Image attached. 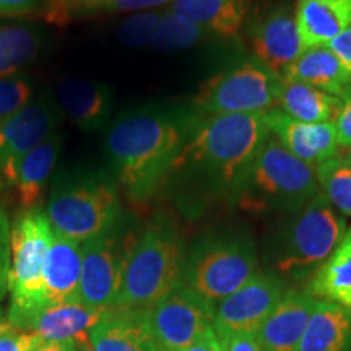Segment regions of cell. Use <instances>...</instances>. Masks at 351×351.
<instances>
[{
    "instance_id": "1",
    "label": "cell",
    "mask_w": 351,
    "mask_h": 351,
    "mask_svg": "<svg viewBox=\"0 0 351 351\" xmlns=\"http://www.w3.org/2000/svg\"><path fill=\"white\" fill-rule=\"evenodd\" d=\"M199 119L195 109L145 104L111 122L104 137L109 173L132 202L150 200L168 184Z\"/></svg>"
},
{
    "instance_id": "2",
    "label": "cell",
    "mask_w": 351,
    "mask_h": 351,
    "mask_svg": "<svg viewBox=\"0 0 351 351\" xmlns=\"http://www.w3.org/2000/svg\"><path fill=\"white\" fill-rule=\"evenodd\" d=\"M269 135L267 112L200 114L169 179L208 195L234 199Z\"/></svg>"
},
{
    "instance_id": "3",
    "label": "cell",
    "mask_w": 351,
    "mask_h": 351,
    "mask_svg": "<svg viewBox=\"0 0 351 351\" xmlns=\"http://www.w3.org/2000/svg\"><path fill=\"white\" fill-rule=\"evenodd\" d=\"M345 232V217L319 192L298 212L280 218L265 243L263 261L285 282H301L327 261Z\"/></svg>"
},
{
    "instance_id": "4",
    "label": "cell",
    "mask_w": 351,
    "mask_h": 351,
    "mask_svg": "<svg viewBox=\"0 0 351 351\" xmlns=\"http://www.w3.org/2000/svg\"><path fill=\"white\" fill-rule=\"evenodd\" d=\"M44 212L52 230L78 243L111 234L122 223L119 184L99 168L60 171Z\"/></svg>"
},
{
    "instance_id": "5",
    "label": "cell",
    "mask_w": 351,
    "mask_h": 351,
    "mask_svg": "<svg viewBox=\"0 0 351 351\" xmlns=\"http://www.w3.org/2000/svg\"><path fill=\"white\" fill-rule=\"evenodd\" d=\"M320 192L315 168L293 156L269 135L245 174L234 202L249 213L298 212Z\"/></svg>"
},
{
    "instance_id": "6",
    "label": "cell",
    "mask_w": 351,
    "mask_h": 351,
    "mask_svg": "<svg viewBox=\"0 0 351 351\" xmlns=\"http://www.w3.org/2000/svg\"><path fill=\"white\" fill-rule=\"evenodd\" d=\"M182 262V243L168 219L150 223L129 247L114 307L148 309L181 280Z\"/></svg>"
},
{
    "instance_id": "7",
    "label": "cell",
    "mask_w": 351,
    "mask_h": 351,
    "mask_svg": "<svg viewBox=\"0 0 351 351\" xmlns=\"http://www.w3.org/2000/svg\"><path fill=\"white\" fill-rule=\"evenodd\" d=\"M52 238L54 230L41 208L23 210L12 225L7 322L16 330L44 307V263Z\"/></svg>"
},
{
    "instance_id": "8",
    "label": "cell",
    "mask_w": 351,
    "mask_h": 351,
    "mask_svg": "<svg viewBox=\"0 0 351 351\" xmlns=\"http://www.w3.org/2000/svg\"><path fill=\"white\" fill-rule=\"evenodd\" d=\"M257 269V251L247 236H213L184 256L181 282L215 304L249 282Z\"/></svg>"
},
{
    "instance_id": "9",
    "label": "cell",
    "mask_w": 351,
    "mask_h": 351,
    "mask_svg": "<svg viewBox=\"0 0 351 351\" xmlns=\"http://www.w3.org/2000/svg\"><path fill=\"white\" fill-rule=\"evenodd\" d=\"M283 80L257 60H244L210 78L195 96V111L208 114H265L278 106Z\"/></svg>"
},
{
    "instance_id": "10",
    "label": "cell",
    "mask_w": 351,
    "mask_h": 351,
    "mask_svg": "<svg viewBox=\"0 0 351 351\" xmlns=\"http://www.w3.org/2000/svg\"><path fill=\"white\" fill-rule=\"evenodd\" d=\"M215 306L179 280L173 289L148 307V322L156 348L179 351L213 327Z\"/></svg>"
},
{
    "instance_id": "11",
    "label": "cell",
    "mask_w": 351,
    "mask_h": 351,
    "mask_svg": "<svg viewBox=\"0 0 351 351\" xmlns=\"http://www.w3.org/2000/svg\"><path fill=\"white\" fill-rule=\"evenodd\" d=\"M288 282L274 271H257L249 282L215 307L213 330L219 339L257 332L288 291Z\"/></svg>"
},
{
    "instance_id": "12",
    "label": "cell",
    "mask_w": 351,
    "mask_h": 351,
    "mask_svg": "<svg viewBox=\"0 0 351 351\" xmlns=\"http://www.w3.org/2000/svg\"><path fill=\"white\" fill-rule=\"evenodd\" d=\"M59 121V104L49 93L34 96L19 111L0 119V178L5 186H10L21 158L54 134Z\"/></svg>"
},
{
    "instance_id": "13",
    "label": "cell",
    "mask_w": 351,
    "mask_h": 351,
    "mask_svg": "<svg viewBox=\"0 0 351 351\" xmlns=\"http://www.w3.org/2000/svg\"><path fill=\"white\" fill-rule=\"evenodd\" d=\"M129 249L119 231L82 243V275L77 301L95 309H111L119 296Z\"/></svg>"
},
{
    "instance_id": "14",
    "label": "cell",
    "mask_w": 351,
    "mask_h": 351,
    "mask_svg": "<svg viewBox=\"0 0 351 351\" xmlns=\"http://www.w3.org/2000/svg\"><path fill=\"white\" fill-rule=\"evenodd\" d=\"M249 39L257 62L283 82L304 51L295 12L289 5L274 7L258 16L249 29Z\"/></svg>"
},
{
    "instance_id": "15",
    "label": "cell",
    "mask_w": 351,
    "mask_h": 351,
    "mask_svg": "<svg viewBox=\"0 0 351 351\" xmlns=\"http://www.w3.org/2000/svg\"><path fill=\"white\" fill-rule=\"evenodd\" d=\"M56 93L65 116L83 132H106L114 121V91L106 83L64 77Z\"/></svg>"
},
{
    "instance_id": "16",
    "label": "cell",
    "mask_w": 351,
    "mask_h": 351,
    "mask_svg": "<svg viewBox=\"0 0 351 351\" xmlns=\"http://www.w3.org/2000/svg\"><path fill=\"white\" fill-rule=\"evenodd\" d=\"M267 124L270 134L287 150L304 161L306 165L317 168L320 163L330 160L339 153V140L333 122H301L287 116L280 109L267 112Z\"/></svg>"
},
{
    "instance_id": "17",
    "label": "cell",
    "mask_w": 351,
    "mask_h": 351,
    "mask_svg": "<svg viewBox=\"0 0 351 351\" xmlns=\"http://www.w3.org/2000/svg\"><path fill=\"white\" fill-rule=\"evenodd\" d=\"M80 346L85 351H155L148 309L111 307Z\"/></svg>"
},
{
    "instance_id": "18",
    "label": "cell",
    "mask_w": 351,
    "mask_h": 351,
    "mask_svg": "<svg viewBox=\"0 0 351 351\" xmlns=\"http://www.w3.org/2000/svg\"><path fill=\"white\" fill-rule=\"evenodd\" d=\"M108 309H95L78 301L44 306L21 326V332H29L43 341L73 340L86 343L91 328L104 317Z\"/></svg>"
},
{
    "instance_id": "19",
    "label": "cell",
    "mask_w": 351,
    "mask_h": 351,
    "mask_svg": "<svg viewBox=\"0 0 351 351\" xmlns=\"http://www.w3.org/2000/svg\"><path fill=\"white\" fill-rule=\"evenodd\" d=\"M314 304L307 289H288L256 332L263 351H298Z\"/></svg>"
},
{
    "instance_id": "20",
    "label": "cell",
    "mask_w": 351,
    "mask_h": 351,
    "mask_svg": "<svg viewBox=\"0 0 351 351\" xmlns=\"http://www.w3.org/2000/svg\"><path fill=\"white\" fill-rule=\"evenodd\" d=\"M62 135L59 130L44 138L32 152L21 158L10 182L16 204L23 210L38 208L49 184L51 174L62 150Z\"/></svg>"
},
{
    "instance_id": "21",
    "label": "cell",
    "mask_w": 351,
    "mask_h": 351,
    "mask_svg": "<svg viewBox=\"0 0 351 351\" xmlns=\"http://www.w3.org/2000/svg\"><path fill=\"white\" fill-rule=\"evenodd\" d=\"M80 275L82 243L54 231L44 263V306L77 301Z\"/></svg>"
},
{
    "instance_id": "22",
    "label": "cell",
    "mask_w": 351,
    "mask_h": 351,
    "mask_svg": "<svg viewBox=\"0 0 351 351\" xmlns=\"http://www.w3.org/2000/svg\"><path fill=\"white\" fill-rule=\"evenodd\" d=\"M295 16L304 49L327 46L351 26V0H298Z\"/></svg>"
},
{
    "instance_id": "23",
    "label": "cell",
    "mask_w": 351,
    "mask_h": 351,
    "mask_svg": "<svg viewBox=\"0 0 351 351\" xmlns=\"http://www.w3.org/2000/svg\"><path fill=\"white\" fill-rule=\"evenodd\" d=\"M285 80L306 83L341 101L351 96V73L327 46L302 51Z\"/></svg>"
},
{
    "instance_id": "24",
    "label": "cell",
    "mask_w": 351,
    "mask_h": 351,
    "mask_svg": "<svg viewBox=\"0 0 351 351\" xmlns=\"http://www.w3.org/2000/svg\"><path fill=\"white\" fill-rule=\"evenodd\" d=\"M298 351H351V313L337 302L315 300Z\"/></svg>"
},
{
    "instance_id": "25",
    "label": "cell",
    "mask_w": 351,
    "mask_h": 351,
    "mask_svg": "<svg viewBox=\"0 0 351 351\" xmlns=\"http://www.w3.org/2000/svg\"><path fill=\"white\" fill-rule=\"evenodd\" d=\"M254 0H173L171 10L187 16L210 33L236 36L247 21Z\"/></svg>"
},
{
    "instance_id": "26",
    "label": "cell",
    "mask_w": 351,
    "mask_h": 351,
    "mask_svg": "<svg viewBox=\"0 0 351 351\" xmlns=\"http://www.w3.org/2000/svg\"><path fill=\"white\" fill-rule=\"evenodd\" d=\"M306 289L315 300L337 302L351 313V228L327 261L315 270Z\"/></svg>"
},
{
    "instance_id": "27",
    "label": "cell",
    "mask_w": 351,
    "mask_h": 351,
    "mask_svg": "<svg viewBox=\"0 0 351 351\" xmlns=\"http://www.w3.org/2000/svg\"><path fill=\"white\" fill-rule=\"evenodd\" d=\"M46 46V33L32 21L0 26V78L19 75Z\"/></svg>"
},
{
    "instance_id": "28",
    "label": "cell",
    "mask_w": 351,
    "mask_h": 351,
    "mask_svg": "<svg viewBox=\"0 0 351 351\" xmlns=\"http://www.w3.org/2000/svg\"><path fill=\"white\" fill-rule=\"evenodd\" d=\"M341 103L343 101L337 96L328 95L306 83L285 80L276 109H280L291 119L317 124V122L335 121Z\"/></svg>"
},
{
    "instance_id": "29",
    "label": "cell",
    "mask_w": 351,
    "mask_h": 351,
    "mask_svg": "<svg viewBox=\"0 0 351 351\" xmlns=\"http://www.w3.org/2000/svg\"><path fill=\"white\" fill-rule=\"evenodd\" d=\"M210 34L213 33H210L205 26L195 23L187 16L179 15L173 10H168L161 13V20L152 47L155 51L163 52L191 49L204 39H207Z\"/></svg>"
},
{
    "instance_id": "30",
    "label": "cell",
    "mask_w": 351,
    "mask_h": 351,
    "mask_svg": "<svg viewBox=\"0 0 351 351\" xmlns=\"http://www.w3.org/2000/svg\"><path fill=\"white\" fill-rule=\"evenodd\" d=\"M322 194L343 217H351V156L337 153L315 168Z\"/></svg>"
},
{
    "instance_id": "31",
    "label": "cell",
    "mask_w": 351,
    "mask_h": 351,
    "mask_svg": "<svg viewBox=\"0 0 351 351\" xmlns=\"http://www.w3.org/2000/svg\"><path fill=\"white\" fill-rule=\"evenodd\" d=\"M161 13L163 12H142L129 16L117 28V39L127 47H143L148 44L152 46Z\"/></svg>"
},
{
    "instance_id": "32",
    "label": "cell",
    "mask_w": 351,
    "mask_h": 351,
    "mask_svg": "<svg viewBox=\"0 0 351 351\" xmlns=\"http://www.w3.org/2000/svg\"><path fill=\"white\" fill-rule=\"evenodd\" d=\"M34 98V83L26 75L0 78V119L16 112Z\"/></svg>"
},
{
    "instance_id": "33",
    "label": "cell",
    "mask_w": 351,
    "mask_h": 351,
    "mask_svg": "<svg viewBox=\"0 0 351 351\" xmlns=\"http://www.w3.org/2000/svg\"><path fill=\"white\" fill-rule=\"evenodd\" d=\"M104 0H46L43 7V19L49 23L64 25L77 19L80 13H91L99 10Z\"/></svg>"
},
{
    "instance_id": "34",
    "label": "cell",
    "mask_w": 351,
    "mask_h": 351,
    "mask_svg": "<svg viewBox=\"0 0 351 351\" xmlns=\"http://www.w3.org/2000/svg\"><path fill=\"white\" fill-rule=\"evenodd\" d=\"M10 234L12 223L7 210L0 205V302L8 291V271H10Z\"/></svg>"
},
{
    "instance_id": "35",
    "label": "cell",
    "mask_w": 351,
    "mask_h": 351,
    "mask_svg": "<svg viewBox=\"0 0 351 351\" xmlns=\"http://www.w3.org/2000/svg\"><path fill=\"white\" fill-rule=\"evenodd\" d=\"M36 341V335L16 330L8 322H2L0 326V351H32Z\"/></svg>"
},
{
    "instance_id": "36",
    "label": "cell",
    "mask_w": 351,
    "mask_h": 351,
    "mask_svg": "<svg viewBox=\"0 0 351 351\" xmlns=\"http://www.w3.org/2000/svg\"><path fill=\"white\" fill-rule=\"evenodd\" d=\"M173 3V0H104L99 10L108 12H134V10H148Z\"/></svg>"
},
{
    "instance_id": "37",
    "label": "cell",
    "mask_w": 351,
    "mask_h": 351,
    "mask_svg": "<svg viewBox=\"0 0 351 351\" xmlns=\"http://www.w3.org/2000/svg\"><path fill=\"white\" fill-rule=\"evenodd\" d=\"M333 125H335L339 147L343 148V150H350L351 148V96L343 99L339 116H337V119L333 121Z\"/></svg>"
},
{
    "instance_id": "38",
    "label": "cell",
    "mask_w": 351,
    "mask_h": 351,
    "mask_svg": "<svg viewBox=\"0 0 351 351\" xmlns=\"http://www.w3.org/2000/svg\"><path fill=\"white\" fill-rule=\"evenodd\" d=\"M225 351H263L256 332L232 333L226 339H219Z\"/></svg>"
},
{
    "instance_id": "39",
    "label": "cell",
    "mask_w": 351,
    "mask_h": 351,
    "mask_svg": "<svg viewBox=\"0 0 351 351\" xmlns=\"http://www.w3.org/2000/svg\"><path fill=\"white\" fill-rule=\"evenodd\" d=\"M327 47L333 54L339 57V60L343 64V67L351 73V26L340 33L339 36L333 38Z\"/></svg>"
},
{
    "instance_id": "40",
    "label": "cell",
    "mask_w": 351,
    "mask_h": 351,
    "mask_svg": "<svg viewBox=\"0 0 351 351\" xmlns=\"http://www.w3.org/2000/svg\"><path fill=\"white\" fill-rule=\"evenodd\" d=\"M41 0H0V19H16L36 10Z\"/></svg>"
},
{
    "instance_id": "41",
    "label": "cell",
    "mask_w": 351,
    "mask_h": 351,
    "mask_svg": "<svg viewBox=\"0 0 351 351\" xmlns=\"http://www.w3.org/2000/svg\"><path fill=\"white\" fill-rule=\"evenodd\" d=\"M179 351H225V348H223V343L217 335V332L213 330V327H210L202 333L194 343H191Z\"/></svg>"
},
{
    "instance_id": "42",
    "label": "cell",
    "mask_w": 351,
    "mask_h": 351,
    "mask_svg": "<svg viewBox=\"0 0 351 351\" xmlns=\"http://www.w3.org/2000/svg\"><path fill=\"white\" fill-rule=\"evenodd\" d=\"M32 351H82L80 345L73 340L65 341H43L39 340Z\"/></svg>"
},
{
    "instance_id": "43",
    "label": "cell",
    "mask_w": 351,
    "mask_h": 351,
    "mask_svg": "<svg viewBox=\"0 0 351 351\" xmlns=\"http://www.w3.org/2000/svg\"><path fill=\"white\" fill-rule=\"evenodd\" d=\"M348 155H350V156H351V148H350V150H348Z\"/></svg>"
},
{
    "instance_id": "44",
    "label": "cell",
    "mask_w": 351,
    "mask_h": 351,
    "mask_svg": "<svg viewBox=\"0 0 351 351\" xmlns=\"http://www.w3.org/2000/svg\"><path fill=\"white\" fill-rule=\"evenodd\" d=\"M2 184H3V182H2V179H0V186H2Z\"/></svg>"
},
{
    "instance_id": "45",
    "label": "cell",
    "mask_w": 351,
    "mask_h": 351,
    "mask_svg": "<svg viewBox=\"0 0 351 351\" xmlns=\"http://www.w3.org/2000/svg\"><path fill=\"white\" fill-rule=\"evenodd\" d=\"M2 322H3V320H0V326H2Z\"/></svg>"
},
{
    "instance_id": "46",
    "label": "cell",
    "mask_w": 351,
    "mask_h": 351,
    "mask_svg": "<svg viewBox=\"0 0 351 351\" xmlns=\"http://www.w3.org/2000/svg\"><path fill=\"white\" fill-rule=\"evenodd\" d=\"M80 350H82V351H85V350H83V348H82V346H80Z\"/></svg>"
},
{
    "instance_id": "47",
    "label": "cell",
    "mask_w": 351,
    "mask_h": 351,
    "mask_svg": "<svg viewBox=\"0 0 351 351\" xmlns=\"http://www.w3.org/2000/svg\"><path fill=\"white\" fill-rule=\"evenodd\" d=\"M155 351H160V350H158V348H156V350H155Z\"/></svg>"
}]
</instances>
